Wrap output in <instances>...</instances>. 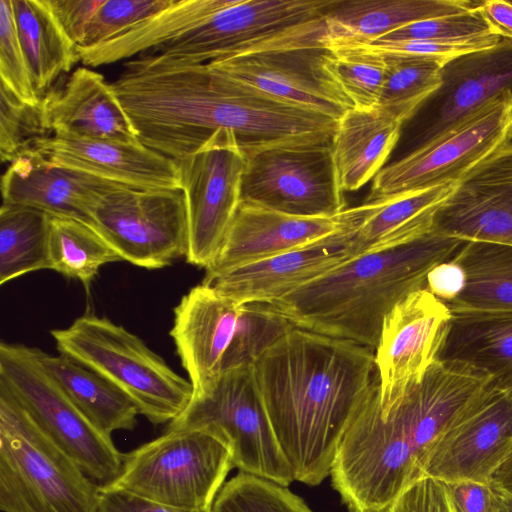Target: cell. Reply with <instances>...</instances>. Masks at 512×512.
I'll list each match as a JSON object with an SVG mask.
<instances>
[{"label": "cell", "instance_id": "obj_1", "mask_svg": "<svg viewBox=\"0 0 512 512\" xmlns=\"http://www.w3.org/2000/svg\"><path fill=\"white\" fill-rule=\"evenodd\" d=\"M139 141L176 162L219 131L243 150L294 141H332L338 121L239 82L209 64L140 55L111 83Z\"/></svg>", "mask_w": 512, "mask_h": 512}, {"label": "cell", "instance_id": "obj_2", "mask_svg": "<svg viewBox=\"0 0 512 512\" xmlns=\"http://www.w3.org/2000/svg\"><path fill=\"white\" fill-rule=\"evenodd\" d=\"M491 382L435 359L419 379L382 405L376 374L340 440L330 472L348 511L386 512L422 477L432 447Z\"/></svg>", "mask_w": 512, "mask_h": 512}, {"label": "cell", "instance_id": "obj_3", "mask_svg": "<svg viewBox=\"0 0 512 512\" xmlns=\"http://www.w3.org/2000/svg\"><path fill=\"white\" fill-rule=\"evenodd\" d=\"M255 382L294 479L319 485L376 378L374 351L292 328L253 364Z\"/></svg>", "mask_w": 512, "mask_h": 512}, {"label": "cell", "instance_id": "obj_4", "mask_svg": "<svg viewBox=\"0 0 512 512\" xmlns=\"http://www.w3.org/2000/svg\"><path fill=\"white\" fill-rule=\"evenodd\" d=\"M466 241L428 232L382 243L272 303L300 329L376 349L383 321Z\"/></svg>", "mask_w": 512, "mask_h": 512}, {"label": "cell", "instance_id": "obj_5", "mask_svg": "<svg viewBox=\"0 0 512 512\" xmlns=\"http://www.w3.org/2000/svg\"><path fill=\"white\" fill-rule=\"evenodd\" d=\"M292 328L270 303H238L201 283L174 308L170 336L197 396L226 373L253 366Z\"/></svg>", "mask_w": 512, "mask_h": 512}, {"label": "cell", "instance_id": "obj_6", "mask_svg": "<svg viewBox=\"0 0 512 512\" xmlns=\"http://www.w3.org/2000/svg\"><path fill=\"white\" fill-rule=\"evenodd\" d=\"M100 485L38 427L0 383L2 512H96Z\"/></svg>", "mask_w": 512, "mask_h": 512}, {"label": "cell", "instance_id": "obj_7", "mask_svg": "<svg viewBox=\"0 0 512 512\" xmlns=\"http://www.w3.org/2000/svg\"><path fill=\"white\" fill-rule=\"evenodd\" d=\"M56 348L126 394L152 424L170 423L187 408L193 386L137 335L106 317L84 314L51 330Z\"/></svg>", "mask_w": 512, "mask_h": 512}, {"label": "cell", "instance_id": "obj_8", "mask_svg": "<svg viewBox=\"0 0 512 512\" xmlns=\"http://www.w3.org/2000/svg\"><path fill=\"white\" fill-rule=\"evenodd\" d=\"M334 0H229L177 38L142 55L190 64L321 38Z\"/></svg>", "mask_w": 512, "mask_h": 512}, {"label": "cell", "instance_id": "obj_9", "mask_svg": "<svg viewBox=\"0 0 512 512\" xmlns=\"http://www.w3.org/2000/svg\"><path fill=\"white\" fill-rule=\"evenodd\" d=\"M232 468L230 448L212 434L165 431L123 454L120 474L108 486L171 507L211 512Z\"/></svg>", "mask_w": 512, "mask_h": 512}, {"label": "cell", "instance_id": "obj_10", "mask_svg": "<svg viewBox=\"0 0 512 512\" xmlns=\"http://www.w3.org/2000/svg\"><path fill=\"white\" fill-rule=\"evenodd\" d=\"M0 383L42 432L100 486L112 484L123 464L112 437L95 427L41 365L37 348L0 344Z\"/></svg>", "mask_w": 512, "mask_h": 512}, {"label": "cell", "instance_id": "obj_11", "mask_svg": "<svg viewBox=\"0 0 512 512\" xmlns=\"http://www.w3.org/2000/svg\"><path fill=\"white\" fill-rule=\"evenodd\" d=\"M201 430L232 452L234 467L288 487L295 479L271 427L252 366L226 373L208 393L192 396L166 431Z\"/></svg>", "mask_w": 512, "mask_h": 512}, {"label": "cell", "instance_id": "obj_12", "mask_svg": "<svg viewBox=\"0 0 512 512\" xmlns=\"http://www.w3.org/2000/svg\"><path fill=\"white\" fill-rule=\"evenodd\" d=\"M241 202L300 217L346 210L332 141H294L244 150Z\"/></svg>", "mask_w": 512, "mask_h": 512}, {"label": "cell", "instance_id": "obj_13", "mask_svg": "<svg viewBox=\"0 0 512 512\" xmlns=\"http://www.w3.org/2000/svg\"><path fill=\"white\" fill-rule=\"evenodd\" d=\"M512 139V92L507 90L451 129L383 167L367 202L454 183Z\"/></svg>", "mask_w": 512, "mask_h": 512}, {"label": "cell", "instance_id": "obj_14", "mask_svg": "<svg viewBox=\"0 0 512 512\" xmlns=\"http://www.w3.org/2000/svg\"><path fill=\"white\" fill-rule=\"evenodd\" d=\"M92 226L122 260L160 269L189 252L187 202L181 188H116L102 197Z\"/></svg>", "mask_w": 512, "mask_h": 512}, {"label": "cell", "instance_id": "obj_15", "mask_svg": "<svg viewBox=\"0 0 512 512\" xmlns=\"http://www.w3.org/2000/svg\"><path fill=\"white\" fill-rule=\"evenodd\" d=\"M245 162L244 150L229 131L217 132L177 162L187 202L189 264L206 269L221 251L241 203Z\"/></svg>", "mask_w": 512, "mask_h": 512}, {"label": "cell", "instance_id": "obj_16", "mask_svg": "<svg viewBox=\"0 0 512 512\" xmlns=\"http://www.w3.org/2000/svg\"><path fill=\"white\" fill-rule=\"evenodd\" d=\"M327 51L321 37L206 64L275 98L339 121L353 105L323 69L322 59Z\"/></svg>", "mask_w": 512, "mask_h": 512}, {"label": "cell", "instance_id": "obj_17", "mask_svg": "<svg viewBox=\"0 0 512 512\" xmlns=\"http://www.w3.org/2000/svg\"><path fill=\"white\" fill-rule=\"evenodd\" d=\"M512 448V390L493 381L432 447L422 476L489 483Z\"/></svg>", "mask_w": 512, "mask_h": 512}, {"label": "cell", "instance_id": "obj_18", "mask_svg": "<svg viewBox=\"0 0 512 512\" xmlns=\"http://www.w3.org/2000/svg\"><path fill=\"white\" fill-rule=\"evenodd\" d=\"M431 231L464 241L512 245V139L454 182L433 216Z\"/></svg>", "mask_w": 512, "mask_h": 512}, {"label": "cell", "instance_id": "obj_19", "mask_svg": "<svg viewBox=\"0 0 512 512\" xmlns=\"http://www.w3.org/2000/svg\"><path fill=\"white\" fill-rule=\"evenodd\" d=\"M450 309L427 289L399 302L385 317L374 350L379 398L390 403L436 359Z\"/></svg>", "mask_w": 512, "mask_h": 512}, {"label": "cell", "instance_id": "obj_20", "mask_svg": "<svg viewBox=\"0 0 512 512\" xmlns=\"http://www.w3.org/2000/svg\"><path fill=\"white\" fill-rule=\"evenodd\" d=\"M379 201L331 217H300L241 202L221 251L205 277L281 254L329 236L366 218Z\"/></svg>", "mask_w": 512, "mask_h": 512}, {"label": "cell", "instance_id": "obj_21", "mask_svg": "<svg viewBox=\"0 0 512 512\" xmlns=\"http://www.w3.org/2000/svg\"><path fill=\"white\" fill-rule=\"evenodd\" d=\"M364 219L305 246L204 278L201 283L238 303L272 304L352 258L350 244Z\"/></svg>", "mask_w": 512, "mask_h": 512}, {"label": "cell", "instance_id": "obj_22", "mask_svg": "<svg viewBox=\"0 0 512 512\" xmlns=\"http://www.w3.org/2000/svg\"><path fill=\"white\" fill-rule=\"evenodd\" d=\"M441 80L417 111L424 112L413 149L451 129L495 96L512 92V39L502 38L490 48L449 60Z\"/></svg>", "mask_w": 512, "mask_h": 512}, {"label": "cell", "instance_id": "obj_23", "mask_svg": "<svg viewBox=\"0 0 512 512\" xmlns=\"http://www.w3.org/2000/svg\"><path fill=\"white\" fill-rule=\"evenodd\" d=\"M122 186L55 163L32 149L15 158L4 172L2 204L33 208L50 217L92 226V214L99 201Z\"/></svg>", "mask_w": 512, "mask_h": 512}, {"label": "cell", "instance_id": "obj_24", "mask_svg": "<svg viewBox=\"0 0 512 512\" xmlns=\"http://www.w3.org/2000/svg\"><path fill=\"white\" fill-rule=\"evenodd\" d=\"M34 149L55 163L126 187L181 188L178 163L141 142L52 135Z\"/></svg>", "mask_w": 512, "mask_h": 512}, {"label": "cell", "instance_id": "obj_25", "mask_svg": "<svg viewBox=\"0 0 512 512\" xmlns=\"http://www.w3.org/2000/svg\"><path fill=\"white\" fill-rule=\"evenodd\" d=\"M42 108L53 135L140 142L111 83L89 67H78L61 88L50 90Z\"/></svg>", "mask_w": 512, "mask_h": 512}, {"label": "cell", "instance_id": "obj_26", "mask_svg": "<svg viewBox=\"0 0 512 512\" xmlns=\"http://www.w3.org/2000/svg\"><path fill=\"white\" fill-rule=\"evenodd\" d=\"M437 360L512 390V310L450 309Z\"/></svg>", "mask_w": 512, "mask_h": 512}, {"label": "cell", "instance_id": "obj_27", "mask_svg": "<svg viewBox=\"0 0 512 512\" xmlns=\"http://www.w3.org/2000/svg\"><path fill=\"white\" fill-rule=\"evenodd\" d=\"M468 0H334L324 14L322 43L328 49L368 43L408 24L464 12Z\"/></svg>", "mask_w": 512, "mask_h": 512}, {"label": "cell", "instance_id": "obj_28", "mask_svg": "<svg viewBox=\"0 0 512 512\" xmlns=\"http://www.w3.org/2000/svg\"><path fill=\"white\" fill-rule=\"evenodd\" d=\"M401 127V122L378 107L353 108L341 117L332 154L343 192L360 189L380 172L400 138Z\"/></svg>", "mask_w": 512, "mask_h": 512}, {"label": "cell", "instance_id": "obj_29", "mask_svg": "<svg viewBox=\"0 0 512 512\" xmlns=\"http://www.w3.org/2000/svg\"><path fill=\"white\" fill-rule=\"evenodd\" d=\"M37 355L73 404L104 434L136 427L138 407L111 382L66 355H50L38 348Z\"/></svg>", "mask_w": 512, "mask_h": 512}, {"label": "cell", "instance_id": "obj_30", "mask_svg": "<svg viewBox=\"0 0 512 512\" xmlns=\"http://www.w3.org/2000/svg\"><path fill=\"white\" fill-rule=\"evenodd\" d=\"M15 24L34 89L42 100L58 77L80 61L47 0H12Z\"/></svg>", "mask_w": 512, "mask_h": 512}, {"label": "cell", "instance_id": "obj_31", "mask_svg": "<svg viewBox=\"0 0 512 512\" xmlns=\"http://www.w3.org/2000/svg\"><path fill=\"white\" fill-rule=\"evenodd\" d=\"M229 0H178L118 37L89 48H78L81 63L100 67L133 59L169 42L223 8Z\"/></svg>", "mask_w": 512, "mask_h": 512}, {"label": "cell", "instance_id": "obj_32", "mask_svg": "<svg viewBox=\"0 0 512 512\" xmlns=\"http://www.w3.org/2000/svg\"><path fill=\"white\" fill-rule=\"evenodd\" d=\"M453 184L378 200L377 208L357 228L350 244V255L354 257L382 243L412 239L431 232L433 216L451 193Z\"/></svg>", "mask_w": 512, "mask_h": 512}, {"label": "cell", "instance_id": "obj_33", "mask_svg": "<svg viewBox=\"0 0 512 512\" xmlns=\"http://www.w3.org/2000/svg\"><path fill=\"white\" fill-rule=\"evenodd\" d=\"M451 260L465 282L449 309L512 310V245L466 241Z\"/></svg>", "mask_w": 512, "mask_h": 512}, {"label": "cell", "instance_id": "obj_34", "mask_svg": "<svg viewBox=\"0 0 512 512\" xmlns=\"http://www.w3.org/2000/svg\"><path fill=\"white\" fill-rule=\"evenodd\" d=\"M51 217L28 207L1 205L0 284L37 270L50 269Z\"/></svg>", "mask_w": 512, "mask_h": 512}, {"label": "cell", "instance_id": "obj_35", "mask_svg": "<svg viewBox=\"0 0 512 512\" xmlns=\"http://www.w3.org/2000/svg\"><path fill=\"white\" fill-rule=\"evenodd\" d=\"M49 259L51 270L81 281L86 291L103 265L122 261L90 224L54 217L50 220Z\"/></svg>", "mask_w": 512, "mask_h": 512}, {"label": "cell", "instance_id": "obj_36", "mask_svg": "<svg viewBox=\"0 0 512 512\" xmlns=\"http://www.w3.org/2000/svg\"><path fill=\"white\" fill-rule=\"evenodd\" d=\"M384 56L386 70L378 108L403 124L440 87L442 68L448 61L401 54Z\"/></svg>", "mask_w": 512, "mask_h": 512}, {"label": "cell", "instance_id": "obj_37", "mask_svg": "<svg viewBox=\"0 0 512 512\" xmlns=\"http://www.w3.org/2000/svg\"><path fill=\"white\" fill-rule=\"evenodd\" d=\"M322 66L353 108L378 107L386 70L383 54L357 46L340 47L326 52Z\"/></svg>", "mask_w": 512, "mask_h": 512}, {"label": "cell", "instance_id": "obj_38", "mask_svg": "<svg viewBox=\"0 0 512 512\" xmlns=\"http://www.w3.org/2000/svg\"><path fill=\"white\" fill-rule=\"evenodd\" d=\"M211 512H313L287 487L239 471L218 492Z\"/></svg>", "mask_w": 512, "mask_h": 512}, {"label": "cell", "instance_id": "obj_39", "mask_svg": "<svg viewBox=\"0 0 512 512\" xmlns=\"http://www.w3.org/2000/svg\"><path fill=\"white\" fill-rule=\"evenodd\" d=\"M479 5L464 12L408 24L375 40H420L443 44L480 43L494 46L502 37L493 31Z\"/></svg>", "mask_w": 512, "mask_h": 512}, {"label": "cell", "instance_id": "obj_40", "mask_svg": "<svg viewBox=\"0 0 512 512\" xmlns=\"http://www.w3.org/2000/svg\"><path fill=\"white\" fill-rule=\"evenodd\" d=\"M44 119L42 102L31 105L17 98L0 83V157L11 163L36 144L50 137Z\"/></svg>", "mask_w": 512, "mask_h": 512}, {"label": "cell", "instance_id": "obj_41", "mask_svg": "<svg viewBox=\"0 0 512 512\" xmlns=\"http://www.w3.org/2000/svg\"><path fill=\"white\" fill-rule=\"evenodd\" d=\"M173 0H102L79 48L106 43L168 7Z\"/></svg>", "mask_w": 512, "mask_h": 512}, {"label": "cell", "instance_id": "obj_42", "mask_svg": "<svg viewBox=\"0 0 512 512\" xmlns=\"http://www.w3.org/2000/svg\"><path fill=\"white\" fill-rule=\"evenodd\" d=\"M0 83L27 104L42 102L34 89L19 40L12 0H0Z\"/></svg>", "mask_w": 512, "mask_h": 512}, {"label": "cell", "instance_id": "obj_43", "mask_svg": "<svg viewBox=\"0 0 512 512\" xmlns=\"http://www.w3.org/2000/svg\"><path fill=\"white\" fill-rule=\"evenodd\" d=\"M386 512H455L445 482L422 476L407 486Z\"/></svg>", "mask_w": 512, "mask_h": 512}, {"label": "cell", "instance_id": "obj_44", "mask_svg": "<svg viewBox=\"0 0 512 512\" xmlns=\"http://www.w3.org/2000/svg\"><path fill=\"white\" fill-rule=\"evenodd\" d=\"M65 33L81 47L87 27L102 0H47Z\"/></svg>", "mask_w": 512, "mask_h": 512}, {"label": "cell", "instance_id": "obj_45", "mask_svg": "<svg viewBox=\"0 0 512 512\" xmlns=\"http://www.w3.org/2000/svg\"><path fill=\"white\" fill-rule=\"evenodd\" d=\"M96 512H204L164 505L129 491L100 486Z\"/></svg>", "mask_w": 512, "mask_h": 512}, {"label": "cell", "instance_id": "obj_46", "mask_svg": "<svg viewBox=\"0 0 512 512\" xmlns=\"http://www.w3.org/2000/svg\"><path fill=\"white\" fill-rule=\"evenodd\" d=\"M465 277L462 268L453 260L434 266L426 278V289L446 305L462 291Z\"/></svg>", "mask_w": 512, "mask_h": 512}, {"label": "cell", "instance_id": "obj_47", "mask_svg": "<svg viewBox=\"0 0 512 512\" xmlns=\"http://www.w3.org/2000/svg\"><path fill=\"white\" fill-rule=\"evenodd\" d=\"M446 485L455 512L489 511L491 501L489 483L462 480L449 482Z\"/></svg>", "mask_w": 512, "mask_h": 512}, {"label": "cell", "instance_id": "obj_48", "mask_svg": "<svg viewBox=\"0 0 512 512\" xmlns=\"http://www.w3.org/2000/svg\"><path fill=\"white\" fill-rule=\"evenodd\" d=\"M479 8L496 34L512 39L511 1L485 0L480 2Z\"/></svg>", "mask_w": 512, "mask_h": 512}, {"label": "cell", "instance_id": "obj_49", "mask_svg": "<svg viewBox=\"0 0 512 512\" xmlns=\"http://www.w3.org/2000/svg\"><path fill=\"white\" fill-rule=\"evenodd\" d=\"M489 483L512 496V448L506 458L493 472Z\"/></svg>", "mask_w": 512, "mask_h": 512}, {"label": "cell", "instance_id": "obj_50", "mask_svg": "<svg viewBox=\"0 0 512 512\" xmlns=\"http://www.w3.org/2000/svg\"><path fill=\"white\" fill-rule=\"evenodd\" d=\"M490 484L491 501L488 512H512V496L502 489Z\"/></svg>", "mask_w": 512, "mask_h": 512}, {"label": "cell", "instance_id": "obj_51", "mask_svg": "<svg viewBox=\"0 0 512 512\" xmlns=\"http://www.w3.org/2000/svg\"><path fill=\"white\" fill-rule=\"evenodd\" d=\"M511 3H512V1H511Z\"/></svg>", "mask_w": 512, "mask_h": 512}]
</instances>
